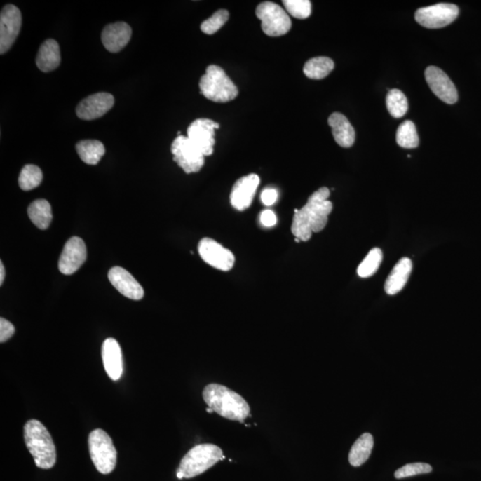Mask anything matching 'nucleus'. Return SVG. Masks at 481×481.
Masks as SVG:
<instances>
[{
  "label": "nucleus",
  "mask_w": 481,
  "mask_h": 481,
  "mask_svg": "<svg viewBox=\"0 0 481 481\" xmlns=\"http://www.w3.org/2000/svg\"><path fill=\"white\" fill-rule=\"evenodd\" d=\"M283 4L293 18L306 19L311 15V2L309 0H283Z\"/></svg>",
  "instance_id": "obj_31"
},
{
  "label": "nucleus",
  "mask_w": 481,
  "mask_h": 481,
  "mask_svg": "<svg viewBox=\"0 0 481 481\" xmlns=\"http://www.w3.org/2000/svg\"><path fill=\"white\" fill-rule=\"evenodd\" d=\"M431 472H433V467L430 464L414 463L407 464V466L400 468V469L395 472L394 475L396 479H405V477L420 475V474H426Z\"/></svg>",
  "instance_id": "obj_33"
},
{
  "label": "nucleus",
  "mask_w": 481,
  "mask_h": 481,
  "mask_svg": "<svg viewBox=\"0 0 481 481\" xmlns=\"http://www.w3.org/2000/svg\"><path fill=\"white\" fill-rule=\"evenodd\" d=\"M201 93L215 103H226L237 97L238 88L230 80L223 69L217 65H210L199 82Z\"/></svg>",
  "instance_id": "obj_5"
},
{
  "label": "nucleus",
  "mask_w": 481,
  "mask_h": 481,
  "mask_svg": "<svg viewBox=\"0 0 481 481\" xmlns=\"http://www.w3.org/2000/svg\"><path fill=\"white\" fill-rule=\"evenodd\" d=\"M109 281L125 297L140 301L144 297V289L134 276L121 266H114L108 273Z\"/></svg>",
  "instance_id": "obj_17"
},
{
  "label": "nucleus",
  "mask_w": 481,
  "mask_h": 481,
  "mask_svg": "<svg viewBox=\"0 0 481 481\" xmlns=\"http://www.w3.org/2000/svg\"><path fill=\"white\" fill-rule=\"evenodd\" d=\"M15 331L14 325L11 323L3 318L0 319V342L1 344L8 341L14 335Z\"/></svg>",
  "instance_id": "obj_34"
},
{
  "label": "nucleus",
  "mask_w": 481,
  "mask_h": 481,
  "mask_svg": "<svg viewBox=\"0 0 481 481\" xmlns=\"http://www.w3.org/2000/svg\"><path fill=\"white\" fill-rule=\"evenodd\" d=\"M397 143L398 146L412 149L419 146L416 127L413 121H406L400 125L397 131Z\"/></svg>",
  "instance_id": "obj_27"
},
{
  "label": "nucleus",
  "mask_w": 481,
  "mask_h": 481,
  "mask_svg": "<svg viewBox=\"0 0 481 481\" xmlns=\"http://www.w3.org/2000/svg\"><path fill=\"white\" fill-rule=\"evenodd\" d=\"M425 79L431 91L440 100L448 104L456 103L458 93L456 86L441 69L436 67H428L425 70Z\"/></svg>",
  "instance_id": "obj_14"
},
{
  "label": "nucleus",
  "mask_w": 481,
  "mask_h": 481,
  "mask_svg": "<svg viewBox=\"0 0 481 481\" xmlns=\"http://www.w3.org/2000/svg\"><path fill=\"white\" fill-rule=\"evenodd\" d=\"M374 447V438L370 433L362 434L358 438L348 454L349 463L352 466H361L370 457Z\"/></svg>",
  "instance_id": "obj_23"
},
{
  "label": "nucleus",
  "mask_w": 481,
  "mask_h": 481,
  "mask_svg": "<svg viewBox=\"0 0 481 481\" xmlns=\"http://www.w3.org/2000/svg\"><path fill=\"white\" fill-rule=\"evenodd\" d=\"M76 151L82 161L90 165H97L104 156V144L98 140H82L76 144Z\"/></svg>",
  "instance_id": "obj_25"
},
{
  "label": "nucleus",
  "mask_w": 481,
  "mask_h": 481,
  "mask_svg": "<svg viewBox=\"0 0 481 481\" xmlns=\"http://www.w3.org/2000/svg\"><path fill=\"white\" fill-rule=\"evenodd\" d=\"M43 179L42 171L38 166L25 165L20 173L18 183L20 187L24 191H31L38 187L41 184Z\"/></svg>",
  "instance_id": "obj_29"
},
{
  "label": "nucleus",
  "mask_w": 481,
  "mask_h": 481,
  "mask_svg": "<svg viewBox=\"0 0 481 481\" xmlns=\"http://www.w3.org/2000/svg\"><path fill=\"white\" fill-rule=\"evenodd\" d=\"M25 440L36 466L48 470L57 462V450L47 428L41 421L29 420L25 426Z\"/></svg>",
  "instance_id": "obj_3"
},
{
  "label": "nucleus",
  "mask_w": 481,
  "mask_h": 481,
  "mask_svg": "<svg viewBox=\"0 0 481 481\" xmlns=\"http://www.w3.org/2000/svg\"><path fill=\"white\" fill-rule=\"evenodd\" d=\"M260 223L266 227H272L278 223V217L274 212L270 210H263L260 214Z\"/></svg>",
  "instance_id": "obj_36"
},
{
  "label": "nucleus",
  "mask_w": 481,
  "mask_h": 481,
  "mask_svg": "<svg viewBox=\"0 0 481 481\" xmlns=\"http://www.w3.org/2000/svg\"><path fill=\"white\" fill-rule=\"evenodd\" d=\"M458 15H459V8L457 6L440 3V4L418 9L414 18L418 24L425 28L440 29L452 24Z\"/></svg>",
  "instance_id": "obj_9"
},
{
  "label": "nucleus",
  "mask_w": 481,
  "mask_h": 481,
  "mask_svg": "<svg viewBox=\"0 0 481 481\" xmlns=\"http://www.w3.org/2000/svg\"><path fill=\"white\" fill-rule=\"evenodd\" d=\"M5 268L4 265H3V263H0V285H3V282H4L5 279Z\"/></svg>",
  "instance_id": "obj_37"
},
{
  "label": "nucleus",
  "mask_w": 481,
  "mask_h": 481,
  "mask_svg": "<svg viewBox=\"0 0 481 481\" xmlns=\"http://www.w3.org/2000/svg\"><path fill=\"white\" fill-rule=\"evenodd\" d=\"M87 259L84 240L74 236L69 239L62 250L58 268L62 274L70 276L78 271Z\"/></svg>",
  "instance_id": "obj_13"
},
{
  "label": "nucleus",
  "mask_w": 481,
  "mask_h": 481,
  "mask_svg": "<svg viewBox=\"0 0 481 481\" xmlns=\"http://www.w3.org/2000/svg\"><path fill=\"white\" fill-rule=\"evenodd\" d=\"M88 447L92 462L102 474L113 472L117 463V451L110 436L104 431L97 429L88 437Z\"/></svg>",
  "instance_id": "obj_6"
},
{
  "label": "nucleus",
  "mask_w": 481,
  "mask_h": 481,
  "mask_svg": "<svg viewBox=\"0 0 481 481\" xmlns=\"http://www.w3.org/2000/svg\"><path fill=\"white\" fill-rule=\"evenodd\" d=\"M382 252L381 249L374 248L369 252L361 264L358 266V274L362 278H370L377 272L381 264Z\"/></svg>",
  "instance_id": "obj_30"
},
{
  "label": "nucleus",
  "mask_w": 481,
  "mask_h": 481,
  "mask_svg": "<svg viewBox=\"0 0 481 481\" xmlns=\"http://www.w3.org/2000/svg\"><path fill=\"white\" fill-rule=\"evenodd\" d=\"M203 397L210 409L226 419L243 423L250 415V407L245 398L222 384L207 385Z\"/></svg>",
  "instance_id": "obj_2"
},
{
  "label": "nucleus",
  "mask_w": 481,
  "mask_h": 481,
  "mask_svg": "<svg viewBox=\"0 0 481 481\" xmlns=\"http://www.w3.org/2000/svg\"><path fill=\"white\" fill-rule=\"evenodd\" d=\"M133 29L126 22H118L108 25L102 32V43L109 52L118 53L130 42Z\"/></svg>",
  "instance_id": "obj_18"
},
{
  "label": "nucleus",
  "mask_w": 481,
  "mask_h": 481,
  "mask_svg": "<svg viewBox=\"0 0 481 481\" xmlns=\"http://www.w3.org/2000/svg\"><path fill=\"white\" fill-rule=\"evenodd\" d=\"M216 128H219V124L209 118H198L187 128V137L204 156L213 154Z\"/></svg>",
  "instance_id": "obj_12"
},
{
  "label": "nucleus",
  "mask_w": 481,
  "mask_h": 481,
  "mask_svg": "<svg viewBox=\"0 0 481 481\" xmlns=\"http://www.w3.org/2000/svg\"><path fill=\"white\" fill-rule=\"evenodd\" d=\"M61 54L59 45L55 39H47L39 48L36 64L41 72L55 70L60 65Z\"/></svg>",
  "instance_id": "obj_22"
},
{
  "label": "nucleus",
  "mask_w": 481,
  "mask_h": 481,
  "mask_svg": "<svg viewBox=\"0 0 481 481\" xmlns=\"http://www.w3.org/2000/svg\"><path fill=\"white\" fill-rule=\"evenodd\" d=\"M21 27V11L14 5L5 6L0 14V54H6L12 48Z\"/></svg>",
  "instance_id": "obj_11"
},
{
  "label": "nucleus",
  "mask_w": 481,
  "mask_h": 481,
  "mask_svg": "<svg viewBox=\"0 0 481 481\" xmlns=\"http://www.w3.org/2000/svg\"><path fill=\"white\" fill-rule=\"evenodd\" d=\"M256 15L262 21V31L270 37L285 35L292 28L291 18L287 13L276 3H260L256 9Z\"/></svg>",
  "instance_id": "obj_7"
},
{
  "label": "nucleus",
  "mask_w": 481,
  "mask_h": 481,
  "mask_svg": "<svg viewBox=\"0 0 481 481\" xmlns=\"http://www.w3.org/2000/svg\"><path fill=\"white\" fill-rule=\"evenodd\" d=\"M229 18V13L225 9L219 10L212 18L205 20L201 25V29L204 34L212 35L216 34Z\"/></svg>",
  "instance_id": "obj_32"
},
{
  "label": "nucleus",
  "mask_w": 481,
  "mask_h": 481,
  "mask_svg": "<svg viewBox=\"0 0 481 481\" xmlns=\"http://www.w3.org/2000/svg\"><path fill=\"white\" fill-rule=\"evenodd\" d=\"M413 264L410 259L403 258L394 266L385 283L384 290L388 295H395L406 286Z\"/></svg>",
  "instance_id": "obj_21"
},
{
  "label": "nucleus",
  "mask_w": 481,
  "mask_h": 481,
  "mask_svg": "<svg viewBox=\"0 0 481 481\" xmlns=\"http://www.w3.org/2000/svg\"><path fill=\"white\" fill-rule=\"evenodd\" d=\"M171 153L175 163L187 174L198 172L205 163V156L198 148L194 146L187 137L179 136L175 138L171 144Z\"/></svg>",
  "instance_id": "obj_8"
},
{
  "label": "nucleus",
  "mask_w": 481,
  "mask_h": 481,
  "mask_svg": "<svg viewBox=\"0 0 481 481\" xmlns=\"http://www.w3.org/2000/svg\"><path fill=\"white\" fill-rule=\"evenodd\" d=\"M386 105L388 113L394 118H402L408 110V102L406 95L400 90L388 91L386 97Z\"/></svg>",
  "instance_id": "obj_28"
},
{
  "label": "nucleus",
  "mask_w": 481,
  "mask_h": 481,
  "mask_svg": "<svg viewBox=\"0 0 481 481\" xmlns=\"http://www.w3.org/2000/svg\"><path fill=\"white\" fill-rule=\"evenodd\" d=\"M28 215L32 222L39 229L45 230L50 226L53 214L50 203L47 200H36L28 208Z\"/></svg>",
  "instance_id": "obj_24"
},
{
  "label": "nucleus",
  "mask_w": 481,
  "mask_h": 481,
  "mask_svg": "<svg viewBox=\"0 0 481 481\" xmlns=\"http://www.w3.org/2000/svg\"><path fill=\"white\" fill-rule=\"evenodd\" d=\"M198 252L201 258L214 269L227 272L235 266L236 258L231 250L225 248L212 238L200 240Z\"/></svg>",
  "instance_id": "obj_10"
},
{
  "label": "nucleus",
  "mask_w": 481,
  "mask_h": 481,
  "mask_svg": "<svg viewBox=\"0 0 481 481\" xmlns=\"http://www.w3.org/2000/svg\"><path fill=\"white\" fill-rule=\"evenodd\" d=\"M114 97L109 93H97L88 95L76 108V114L81 120L93 121L107 114L113 108Z\"/></svg>",
  "instance_id": "obj_15"
},
{
  "label": "nucleus",
  "mask_w": 481,
  "mask_h": 481,
  "mask_svg": "<svg viewBox=\"0 0 481 481\" xmlns=\"http://www.w3.org/2000/svg\"><path fill=\"white\" fill-rule=\"evenodd\" d=\"M334 69V62L331 58L318 57L311 59L304 65L303 72L311 80H322L327 77Z\"/></svg>",
  "instance_id": "obj_26"
},
{
  "label": "nucleus",
  "mask_w": 481,
  "mask_h": 481,
  "mask_svg": "<svg viewBox=\"0 0 481 481\" xmlns=\"http://www.w3.org/2000/svg\"><path fill=\"white\" fill-rule=\"evenodd\" d=\"M102 358L108 377L113 381L120 380L123 373V352L118 342L108 338L102 346Z\"/></svg>",
  "instance_id": "obj_19"
},
{
  "label": "nucleus",
  "mask_w": 481,
  "mask_h": 481,
  "mask_svg": "<svg viewBox=\"0 0 481 481\" xmlns=\"http://www.w3.org/2000/svg\"><path fill=\"white\" fill-rule=\"evenodd\" d=\"M336 143L341 147H351L355 143V133L347 118L340 113H334L328 118Z\"/></svg>",
  "instance_id": "obj_20"
},
{
  "label": "nucleus",
  "mask_w": 481,
  "mask_h": 481,
  "mask_svg": "<svg viewBox=\"0 0 481 481\" xmlns=\"http://www.w3.org/2000/svg\"><path fill=\"white\" fill-rule=\"evenodd\" d=\"M260 182L258 175L250 174L240 177L233 187L230 202L236 210L243 212L250 206Z\"/></svg>",
  "instance_id": "obj_16"
},
{
  "label": "nucleus",
  "mask_w": 481,
  "mask_h": 481,
  "mask_svg": "<svg viewBox=\"0 0 481 481\" xmlns=\"http://www.w3.org/2000/svg\"><path fill=\"white\" fill-rule=\"evenodd\" d=\"M262 202L265 204L266 206H271L273 204L276 203L278 199V193L275 189H266L262 193V196H260Z\"/></svg>",
  "instance_id": "obj_35"
},
{
  "label": "nucleus",
  "mask_w": 481,
  "mask_h": 481,
  "mask_svg": "<svg viewBox=\"0 0 481 481\" xmlns=\"http://www.w3.org/2000/svg\"><path fill=\"white\" fill-rule=\"evenodd\" d=\"M329 196L330 190L321 187L309 196L307 203L301 210H294L292 233L295 238L307 242L313 233L320 232L325 229L332 210Z\"/></svg>",
  "instance_id": "obj_1"
},
{
  "label": "nucleus",
  "mask_w": 481,
  "mask_h": 481,
  "mask_svg": "<svg viewBox=\"0 0 481 481\" xmlns=\"http://www.w3.org/2000/svg\"><path fill=\"white\" fill-rule=\"evenodd\" d=\"M224 459L222 448L213 444L196 446L181 460L177 472V479H192L205 473Z\"/></svg>",
  "instance_id": "obj_4"
}]
</instances>
